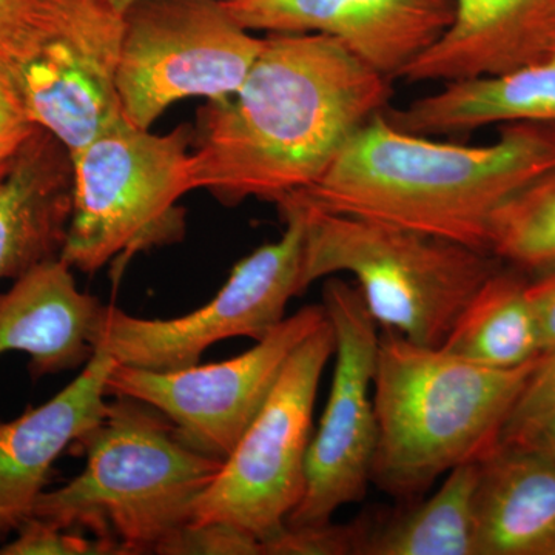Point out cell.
I'll return each mask as SVG.
<instances>
[{
	"label": "cell",
	"mask_w": 555,
	"mask_h": 555,
	"mask_svg": "<svg viewBox=\"0 0 555 555\" xmlns=\"http://www.w3.org/2000/svg\"><path fill=\"white\" fill-rule=\"evenodd\" d=\"M343 43L270 33L243 86L201 112L193 185L225 204H280L321 179L392 89Z\"/></svg>",
	"instance_id": "1"
},
{
	"label": "cell",
	"mask_w": 555,
	"mask_h": 555,
	"mask_svg": "<svg viewBox=\"0 0 555 555\" xmlns=\"http://www.w3.org/2000/svg\"><path fill=\"white\" fill-rule=\"evenodd\" d=\"M555 167V127L506 124L488 145L406 133L383 112L298 199L318 210L425 233L491 254L500 207Z\"/></svg>",
	"instance_id": "2"
},
{
	"label": "cell",
	"mask_w": 555,
	"mask_h": 555,
	"mask_svg": "<svg viewBox=\"0 0 555 555\" xmlns=\"http://www.w3.org/2000/svg\"><path fill=\"white\" fill-rule=\"evenodd\" d=\"M539 358L514 369L481 366L382 328L372 385L377 448L371 483L412 502L449 470L483 459L500 443Z\"/></svg>",
	"instance_id": "3"
},
{
	"label": "cell",
	"mask_w": 555,
	"mask_h": 555,
	"mask_svg": "<svg viewBox=\"0 0 555 555\" xmlns=\"http://www.w3.org/2000/svg\"><path fill=\"white\" fill-rule=\"evenodd\" d=\"M112 398L100 425L75 443L87 459L82 473L43 491L33 517L113 540L129 555L155 554L193 520L222 460L189 448L155 408Z\"/></svg>",
	"instance_id": "4"
},
{
	"label": "cell",
	"mask_w": 555,
	"mask_h": 555,
	"mask_svg": "<svg viewBox=\"0 0 555 555\" xmlns=\"http://www.w3.org/2000/svg\"><path fill=\"white\" fill-rule=\"evenodd\" d=\"M302 204V292L350 273L378 327L415 345L443 346L467 302L500 269L499 258L476 248Z\"/></svg>",
	"instance_id": "5"
},
{
	"label": "cell",
	"mask_w": 555,
	"mask_h": 555,
	"mask_svg": "<svg viewBox=\"0 0 555 555\" xmlns=\"http://www.w3.org/2000/svg\"><path fill=\"white\" fill-rule=\"evenodd\" d=\"M193 138L189 127L155 134L120 118L72 156L73 211L61 259L93 273L184 238L178 201L195 190Z\"/></svg>",
	"instance_id": "6"
},
{
	"label": "cell",
	"mask_w": 555,
	"mask_h": 555,
	"mask_svg": "<svg viewBox=\"0 0 555 555\" xmlns=\"http://www.w3.org/2000/svg\"><path fill=\"white\" fill-rule=\"evenodd\" d=\"M264 39L241 27L222 0H138L122 14L116 89L139 129L175 102H221L240 90Z\"/></svg>",
	"instance_id": "7"
},
{
	"label": "cell",
	"mask_w": 555,
	"mask_h": 555,
	"mask_svg": "<svg viewBox=\"0 0 555 555\" xmlns=\"http://www.w3.org/2000/svg\"><path fill=\"white\" fill-rule=\"evenodd\" d=\"M335 353L326 318L294 350L261 411L196 502L192 521H222L261 540L286 526L306 489L313 408Z\"/></svg>",
	"instance_id": "8"
},
{
	"label": "cell",
	"mask_w": 555,
	"mask_h": 555,
	"mask_svg": "<svg viewBox=\"0 0 555 555\" xmlns=\"http://www.w3.org/2000/svg\"><path fill=\"white\" fill-rule=\"evenodd\" d=\"M278 207L286 221L281 238L241 259L207 305L170 320L131 317L107 306L96 347L124 366L169 372L198 364L208 347L224 339L268 337L286 320L288 301L302 294L308 208L294 196Z\"/></svg>",
	"instance_id": "9"
},
{
	"label": "cell",
	"mask_w": 555,
	"mask_h": 555,
	"mask_svg": "<svg viewBox=\"0 0 555 555\" xmlns=\"http://www.w3.org/2000/svg\"><path fill=\"white\" fill-rule=\"evenodd\" d=\"M326 318L323 302L306 306L251 349L221 363L169 372L116 363L107 396L155 408L189 448L224 462L261 411L288 358Z\"/></svg>",
	"instance_id": "10"
},
{
	"label": "cell",
	"mask_w": 555,
	"mask_h": 555,
	"mask_svg": "<svg viewBox=\"0 0 555 555\" xmlns=\"http://www.w3.org/2000/svg\"><path fill=\"white\" fill-rule=\"evenodd\" d=\"M323 306L335 335V371L318 433L309 444L306 489L287 526L323 525L339 507L361 502L371 485L377 416L371 387L378 324L360 288L341 278L324 284Z\"/></svg>",
	"instance_id": "11"
},
{
	"label": "cell",
	"mask_w": 555,
	"mask_h": 555,
	"mask_svg": "<svg viewBox=\"0 0 555 555\" xmlns=\"http://www.w3.org/2000/svg\"><path fill=\"white\" fill-rule=\"evenodd\" d=\"M248 31L337 39L386 78H398L454 22V0H222Z\"/></svg>",
	"instance_id": "12"
},
{
	"label": "cell",
	"mask_w": 555,
	"mask_h": 555,
	"mask_svg": "<svg viewBox=\"0 0 555 555\" xmlns=\"http://www.w3.org/2000/svg\"><path fill=\"white\" fill-rule=\"evenodd\" d=\"M120 36L122 14L109 13L87 30L51 40L22 67L31 122L69 158L124 118L116 89Z\"/></svg>",
	"instance_id": "13"
},
{
	"label": "cell",
	"mask_w": 555,
	"mask_h": 555,
	"mask_svg": "<svg viewBox=\"0 0 555 555\" xmlns=\"http://www.w3.org/2000/svg\"><path fill=\"white\" fill-rule=\"evenodd\" d=\"M115 364L104 347H96L57 396L13 422L0 420V539L33 516L57 456L104 418Z\"/></svg>",
	"instance_id": "14"
},
{
	"label": "cell",
	"mask_w": 555,
	"mask_h": 555,
	"mask_svg": "<svg viewBox=\"0 0 555 555\" xmlns=\"http://www.w3.org/2000/svg\"><path fill=\"white\" fill-rule=\"evenodd\" d=\"M449 30L408 65L406 82L495 76L553 57L555 0H454Z\"/></svg>",
	"instance_id": "15"
},
{
	"label": "cell",
	"mask_w": 555,
	"mask_h": 555,
	"mask_svg": "<svg viewBox=\"0 0 555 555\" xmlns=\"http://www.w3.org/2000/svg\"><path fill=\"white\" fill-rule=\"evenodd\" d=\"M72 270L49 259L0 294V335L10 352L30 357L35 378L87 364L96 352L107 306L80 292Z\"/></svg>",
	"instance_id": "16"
},
{
	"label": "cell",
	"mask_w": 555,
	"mask_h": 555,
	"mask_svg": "<svg viewBox=\"0 0 555 555\" xmlns=\"http://www.w3.org/2000/svg\"><path fill=\"white\" fill-rule=\"evenodd\" d=\"M75 175L67 150L36 127L0 177V281L60 258L73 211Z\"/></svg>",
	"instance_id": "17"
},
{
	"label": "cell",
	"mask_w": 555,
	"mask_h": 555,
	"mask_svg": "<svg viewBox=\"0 0 555 555\" xmlns=\"http://www.w3.org/2000/svg\"><path fill=\"white\" fill-rule=\"evenodd\" d=\"M476 555H555V462L499 443L480 460Z\"/></svg>",
	"instance_id": "18"
},
{
	"label": "cell",
	"mask_w": 555,
	"mask_h": 555,
	"mask_svg": "<svg viewBox=\"0 0 555 555\" xmlns=\"http://www.w3.org/2000/svg\"><path fill=\"white\" fill-rule=\"evenodd\" d=\"M383 116L398 130L429 138L492 124L555 127V57L502 75L451 80L408 107H387Z\"/></svg>",
	"instance_id": "19"
},
{
	"label": "cell",
	"mask_w": 555,
	"mask_h": 555,
	"mask_svg": "<svg viewBox=\"0 0 555 555\" xmlns=\"http://www.w3.org/2000/svg\"><path fill=\"white\" fill-rule=\"evenodd\" d=\"M478 477L480 460L463 463L425 502L374 514L363 555H476Z\"/></svg>",
	"instance_id": "20"
},
{
	"label": "cell",
	"mask_w": 555,
	"mask_h": 555,
	"mask_svg": "<svg viewBox=\"0 0 555 555\" xmlns=\"http://www.w3.org/2000/svg\"><path fill=\"white\" fill-rule=\"evenodd\" d=\"M444 350L481 366L514 369L542 356L539 324L528 283L499 269L467 302Z\"/></svg>",
	"instance_id": "21"
},
{
	"label": "cell",
	"mask_w": 555,
	"mask_h": 555,
	"mask_svg": "<svg viewBox=\"0 0 555 555\" xmlns=\"http://www.w3.org/2000/svg\"><path fill=\"white\" fill-rule=\"evenodd\" d=\"M491 254L520 269L555 268V167L496 211Z\"/></svg>",
	"instance_id": "22"
},
{
	"label": "cell",
	"mask_w": 555,
	"mask_h": 555,
	"mask_svg": "<svg viewBox=\"0 0 555 555\" xmlns=\"http://www.w3.org/2000/svg\"><path fill=\"white\" fill-rule=\"evenodd\" d=\"M116 13L102 0H0V60L24 67L47 43Z\"/></svg>",
	"instance_id": "23"
},
{
	"label": "cell",
	"mask_w": 555,
	"mask_h": 555,
	"mask_svg": "<svg viewBox=\"0 0 555 555\" xmlns=\"http://www.w3.org/2000/svg\"><path fill=\"white\" fill-rule=\"evenodd\" d=\"M374 514L350 524L284 526L262 542V555H363Z\"/></svg>",
	"instance_id": "24"
},
{
	"label": "cell",
	"mask_w": 555,
	"mask_h": 555,
	"mask_svg": "<svg viewBox=\"0 0 555 555\" xmlns=\"http://www.w3.org/2000/svg\"><path fill=\"white\" fill-rule=\"evenodd\" d=\"M555 418V349L547 350L529 375L503 426L500 443L524 444Z\"/></svg>",
	"instance_id": "25"
},
{
	"label": "cell",
	"mask_w": 555,
	"mask_h": 555,
	"mask_svg": "<svg viewBox=\"0 0 555 555\" xmlns=\"http://www.w3.org/2000/svg\"><path fill=\"white\" fill-rule=\"evenodd\" d=\"M0 555H129L119 543L79 531H69L30 517L16 529V537L0 547Z\"/></svg>",
	"instance_id": "26"
},
{
	"label": "cell",
	"mask_w": 555,
	"mask_h": 555,
	"mask_svg": "<svg viewBox=\"0 0 555 555\" xmlns=\"http://www.w3.org/2000/svg\"><path fill=\"white\" fill-rule=\"evenodd\" d=\"M159 555H262L258 537L222 521H190L167 537Z\"/></svg>",
	"instance_id": "27"
},
{
	"label": "cell",
	"mask_w": 555,
	"mask_h": 555,
	"mask_svg": "<svg viewBox=\"0 0 555 555\" xmlns=\"http://www.w3.org/2000/svg\"><path fill=\"white\" fill-rule=\"evenodd\" d=\"M35 129L25 101L22 67L0 60V150L20 145Z\"/></svg>",
	"instance_id": "28"
},
{
	"label": "cell",
	"mask_w": 555,
	"mask_h": 555,
	"mask_svg": "<svg viewBox=\"0 0 555 555\" xmlns=\"http://www.w3.org/2000/svg\"><path fill=\"white\" fill-rule=\"evenodd\" d=\"M528 298L539 324L542 352L555 349V268L528 283Z\"/></svg>",
	"instance_id": "29"
},
{
	"label": "cell",
	"mask_w": 555,
	"mask_h": 555,
	"mask_svg": "<svg viewBox=\"0 0 555 555\" xmlns=\"http://www.w3.org/2000/svg\"><path fill=\"white\" fill-rule=\"evenodd\" d=\"M518 447L537 449V451L550 456L555 462V418L545 423L537 430L534 436L525 441L524 444H518Z\"/></svg>",
	"instance_id": "30"
},
{
	"label": "cell",
	"mask_w": 555,
	"mask_h": 555,
	"mask_svg": "<svg viewBox=\"0 0 555 555\" xmlns=\"http://www.w3.org/2000/svg\"><path fill=\"white\" fill-rule=\"evenodd\" d=\"M20 145H14V147L0 150V177H2V175L5 173V170L9 169L11 160H13L14 153L17 152Z\"/></svg>",
	"instance_id": "31"
},
{
	"label": "cell",
	"mask_w": 555,
	"mask_h": 555,
	"mask_svg": "<svg viewBox=\"0 0 555 555\" xmlns=\"http://www.w3.org/2000/svg\"><path fill=\"white\" fill-rule=\"evenodd\" d=\"M102 2L113 11H116V13L124 14L138 0H102Z\"/></svg>",
	"instance_id": "32"
},
{
	"label": "cell",
	"mask_w": 555,
	"mask_h": 555,
	"mask_svg": "<svg viewBox=\"0 0 555 555\" xmlns=\"http://www.w3.org/2000/svg\"><path fill=\"white\" fill-rule=\"evenodd\" d=\"M553 56L555 57V51H554V54H553Z\"/></svg>",
	"instance_id": "33"
}]
</instances>
